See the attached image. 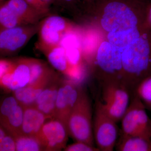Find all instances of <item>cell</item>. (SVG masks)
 <instances>
[{"instance_id": "1", "label": "cell", "mask_w": 151, "mask_h": 151, "mask_svg": "<svg viewBox=\"0 0 151 151\" xmlns=\"http://www.w3.org/2000/svg\"><path fill=\"white\" fill-rule=\"evenodd\" d=\"M122 84L136 90L144 79L151 76V30L148 29L122 51Z\"/></svg>"}, {"instance_id": "2", "label": "cell", "mask_w": 151, "mask_h": 151, "mask_svg": "<svg viewBox=\"0 0 151 151\" xmlns=\"http://www.w3.org/2000/svg\"><path fill=\"white\" fill-rule=\"evenodd\" d=\"M92 111L88 95L81 89L79 96L68 121V134L76 142L94 146Z\"/></svg>"}, {"instance_id": "3", "label": "cell", "mask_w": 151, "mask_h": 151, "mask_svg": "<svg viewBox=\"0 0 151 151\" xmlns=\"http://www.w3.org/2000/svg\"><path fill=\"white\" fill-rule=\"evenodd\" d=\"M103 14L101 25L108 32L137 27L138 20L133 11L131 0H102Z\"/></svg>"}, {"instance_id": "4", "label": "cell", "mask_w": 151, "mask_h": 151, "mask_svg": "<svg viewBox=\"0 0 151 151\" xmlns=\"http://www.w3.org/2000/svg\"><path fill=\"white\" fill-rule=\"evenodd\" d=\"M146 106L135 92L122 119V134L139 136L151 139V120Z\"/></svg>"}, {"instance_id": "5", "label": "cell", "mask_w": 151, "mask_h": 151, "mask_svg": "<svg viewBox=\"0 0 151 151\" xmlns=\"http://www.w3.org/2000/svg\"><path fill=\"white\" fill-rule=\"evenodd\" d=\"M75 30V25L65 18L55 15L45 17L40 22L37 48L42 51L59 45L67 34Z\"/></svg>"}, {"instance_id": "6", "label": "cell", "mask_w": 151, "mask_h": 151, "mask_svg": "<svg viewBox=\"0 0 151 151\" xmlns=\"http://www.w3.org/2000/svg\"><path fill=\"white\" fill-rule=\"evenodd\" d=\"M93 123V134L97 147L100 151H113L118 137L117 123L105 113L100 102L96 105Z\"/></svg>"}, {"instance_id": "7", "label": "cell", "mask_w": 151, "mask_h": 151, "mask_svg": "<svg viewBox=\"0 0 151 151\" xmlns=\"http://www.w3.org/2000/svg\"><path fill=\"white\" fill-rule=\"evenodd\" d=\"M122 50L108 41L102 42L97 50L96 63L100 69L108 76L105 84L111 83L122 84Z\"/></svg>"}, {"instance_id": "8", "label": "cell", "mask_w": 151, "mask_h": 151, "mask_svg": "<svg viewBox=\"0 0 151 151\" xmlns=\"http://www.w3.org/2000/svg\"><path fill=\"white\" fill-rule=\"evenodd\" d=\"M103 89L102 108L118 123L122 120L129 104V91L123 84L118 83L105 84Z\"/></svg>"}, {"instance_id": "9", "label": "cell", "mask_w": 151, "mask_h": 151, "mask_svg": "<svg viewBox=\"0 0 151 151\" xmlns=\"http://www.w3.org/2000/svg\"><path fill=\"white\" fill-rule=\"evenodd\" d=\"M40 22L0 30L1 54H12L23 48L38 32Z\"/></svg>"}, {"instance_id": "10", "label": "cell", "mask_w": 151, "mask_h": 151, "mask_svg": "<svg viewBox=\"0 0 151 151\" xmlns=\"http://www.w3.org/2000/svg\"><path fill=\"white\" fill-rule=\"evenodd\" d=\"M68 134L67 128L55 119L45 122L35 136L44 151H60L66 147Z\"/></svg>"}, {"instance_id": "11", "label": "cell", "mask_w": 151, "mask_h": 151, "mask_svg": "<svg viewBox=\"0 0 151 151\" xmlns=\"http://www.w3.org/2000/svg\"><path fill=\"white\" fill-rule=\"evenodd\" d=\"M80 90L77 84L69 80L63 81L60 86L54 119L61 122L66 128L68 118L78 99Z\"/></svg>"}, {"instance_id": "12", "label": "cell", "mask_w": 151, "mask_h": 151, "mask_svg": "<svg viewBox=\"0 0 151 151\" xmlns=\"http://www.w3.org/2000/svg\"><path fill=\"white\" fill-rule=\"evenodd\" d=\"M61 83L57 76L40 94L34 105L48 119H54L55 104Z\"/></svg>"}, {"instance_id": "13", "label": "cell", "mask_w": 151, "mask_h": 151, "mask_svg": "<svg viewBox=\"0 0 151 151\" xmlns=\"http://www.w3.org/2000/svg\"><path fill=\"white\" fill-rule=\"evenodd\" d=\"M5 3L24 25L36 24L46 17L33 8L25 0H8Z\"/></svg>"}, {"instance_id": "14", "label": "cell", "mask_w": 151, "mask_h": 151, "mask_svg": "<svg viewBox=\"0 0 151 151\" xmlns=\"http://www.w3.org/2000/svg\"><path fill=\"white\" fill-rule=\"evenodd\" d=\"M24 108L22 134L35 136L48 119L35 106Z\"/></svg>"}, {"instance_id": "15", "label": "cell", "mask_w": 151, "mask_h": 151, "mask_svg": "<svg viewBox=\"0 0 151 151\" xmlns=\"http://www.w3.org/2000/svg\"><path fill=\"white\" fill-rule=\"evenodd\" d=\"M55 69L67 76L68 80L72 78V71L68 63L65 48L60 45L42 51Z\"/></svg>"}, {"instance_id": "16", "label": "cell", "mask_w": 151, "mask_h": 151, "mask_svg": "<svg viewBox=\"0 0 151 151\" xmlns=\"http://www.w3.org/2000/svg\"><path fill=\"white\" fill-rule=\"evenodd\" d=\"M29 60L31 78L27 86L48 84L57 76L44 61L34 58Z\"/></svg>"}, {"instance_id": "17", "label": "cell", "mask_w": 151, "mask_h": 151, "mask_svg": "<svg viewBox=\"0 0 151 151\" xmlns=\"http://www.w3.org/2000/svg\"><path fill=\"white\" fill-rule=\"evenodd\" d=\"M12 74L10 91L27 86L31 78V69L29 58L18 60Z\"/></svg>"}, {"instance_id": "18", "label": "cell", "mask_w": 151, "mask_h": 151, "mask_svg": "<svg viewBox=\"0 0 151 151\" xmlns=\"http://www.w3.org/2000/svg\"><path fill=\"white\" fill-rule=\"evenodd\" d=\"M116 150L120 151H151V140L139 136L122 134Z\"/></svg>"}, {"instance_id": "19", "label": "cell", "mask_w": 151, "mask_h": 151, "mask_svg": "<svg viewBox=\"0 0 151 151\" xmlns=\"http://www.w3.org/2000/svg\"><path fill=\"white\" fill-rule=\"evenodd\" d=\"M24 113V108L19 104L6 118L0 120L1 126L13 137L22 134Z\"/></svg>"}, {"instance_id": "20", "label": "cell", "mask_w": 151, "mask_h": 151, "mask_svg": "<svg viewBox=\"0 0 151 151\" xmlns=\"http://www.w3.org/2000/svg\"><path fill=\"white\" fill-rule=\"evenodd\" d=\"M48 84L27 86L20 88L14 91V96L23 108L34 106L38 97Z\"/></svg>"}, {"instance_id": "21", "label": "cell", "mask_w": 151, "mask_h": 151, "mask_svg": "<svg viewBox=\"0 0 151 151\" xmlns=\"http://www.w3.org/2000/svg\"><path fill=\"white\" fill-rule=\"evenodd\" d=\"M142 34L138 27L127 30L108 32L107 40L120 49L123 50L140 37Z\"/></svg>"}, {"instance_id": "22", "label": "cell", "mask_w": 151, "mask_h": 151, "mask_svg": "<svg viewBox=\"0 0 151 151\" xmlns=\"http://www.w3.org/2000/svg\"><path fill=\"white\" fill-rule=\"evenodd\" d=\"M14 138L17 151H44L42 146L35 136L21 134Z\"/></svg>"}, {"instance_id": "23", "label": "cell", "mask_w": 151, "mask_h": 151, "mask_svg": "<svg viewBox=\"0 0 151 151\" xmlns=\"http://www.w3.org/2000/svg\"><path fill=\"white\" fill-rule=\"evenodd\" d=\"M24 25L13 13L5 2L1 3L0 7V30Z\"/></svg>"}, {"instance_id": "24", "label": "cell", "mask_w": 151, "mask_h": 151, "mask_svg": "<svg viewBox=\"0 0 151 151\" xmlns=\"http://www.w3.org/2000/svg\"><path fill=\"white\" fill-rule=\"evenodd\" d=\"M145 105L151 104V76L143 80L135 90Z\"/></svg>"}, {"instance_id": "25", "label": "cell", "mask_w": 151, "mask_h": 151, "mask_svg": "<svg viewBox=\"0 0 151 151\" xmlns=\"http://www.w3.org/2000/svg\"><path fill=\"white\" fill-rule=\"evenodd\" d=\"M19 103L14 96L6 97L3 100L0 109V120L5 119Z\"/></svg>"}, {"instance_id": "26", "label": "cell", "mask_w": 151, "mask_h": 151, "mask_svg": "<svg viewBox=\"0 0 151 151\" xmlns=\"http://www.w3.org/2000/svg\"><path fill=\"white\" fill-rule=\"evenodd\" d=\"M29 5L38 12L47 15L55 0H25Z\"/></svg>"}, {"instance_id": "27", "label": "cell", "mask_w": 151, "mask_h": 151, "mask_svg": "<svg viewBox=\"0 0 151 151\" xmlns=\"http://www.w3.org/2000/svg\"><path fill=\"white\" fill-rule=\"evenodd\" d=\"M65 151H99L100 150L94 146L90 145L86 143L76 142L75 143L66 146L64 149Z\"/></svg>"}, {"instance_id": "28", "label": "cell", "mask_w": 151, "mask_h": 151, "mask_svg": "<svg viewBox=\"0 0 151 151\" xmlns=\"http://www.w3.org/2000/svg\"><path fill=\"white\" fill-rule=\"evenodd\" d=\"M0 151H16L14 138L8 133L2 139L0 140Z\"/></svg>"}, {"instance_id": "29", "label": "cell", "mask_w": 151, "mask_h": 151, "mask_svg": "<svg viewBox=\"0 0 151 151\" xmlns=\"http://www.w3.org/2000/svg\"><path fill=\"white\" fill-rule=\"evenodd\" d=\"M16 62L12 60L1 59L0 60V77L8 72H10L15 68Z\"/></svg>"}, {"instance_id": "30", "label": "cell", "mask_w": 151, "mask_h": 151, "mask_svg": "<svg viewBox=\"0 0 151 151\" xmlns=\"http://www.w3.org/2000/svg\"><path fill=\"white\" fill-rule=\"evenodd\" d=\"M143 25L147 29L151 30V3L147 4L146 6Z\"/></svg>"}, {"instance_id": "31", "label": "cell", "mask_w": 151, "mask_h": 151, "mask_svg": "<svg viewBox=\"0 0 151 151\" xmlns=\"http://www.w3.org/2000/svg\"><path fill=\"white\" fill-rule=\"evenodd\" d=\"M60 1L65 2L66 3H70L74 1H75L76 0H60Z\"/></svg>"}, {"instance_id": "32", "label": "cell", "mask_w": 151, "mask_h": 151, "mask_svg": "<svg viewBox=\"0 0 151 151\" xmlns=\"http://www.w3.org/2000/svg\"><path fill=\"white\" fill-rule=\"evenodd\" d=\"M146 107L148 108L149 109H150V110H151V105H147V106H146Z\"/></svg>"}, {"instance_id": "33", "label": "cell", "mask_w": 151, "mask_h": 151, "mask_svg": "<svg viewBox=\"0 0 151 151\" xmlns=\"http://www.w3.org/2000/svg\"><path fill=\"white\" fill-rule=\"evenodd\" d=\"M84 1H85L88 2H92L93 0H84Z\"/></svg>"}, {"instance_id": "34", "label": "cell", "mask_w": 151, "mask_h": 151, "mask_svg": "<svg viewBox=\"0 0 151 151\" xmlns=\"http://www.w3.org/2000/svg\"><path fill=\"white\" fill-rule=\"evenodd\" d=\"M2 1H3V0H1V2Z\"/></svg>"}, {"instance_id": "35", "label": "cell", "mask_w": 151, "mask_h": 151, "mask_svg": "<svg viewBox=\"0 0 151 151\" xmlns=\"http://www.w3.org/2000/svg\"></svg>"}]
</instances>
